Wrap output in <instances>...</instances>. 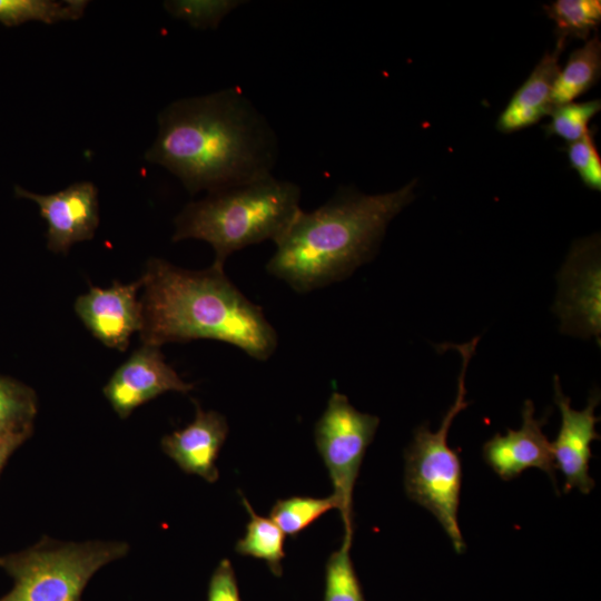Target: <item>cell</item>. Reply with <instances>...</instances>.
Instances as JSON below:
<instances>
[{"instance_id":"1","label":"cell","mask_w":601,"mask_h":601,"mask_svg":"<svg viewBox=\"0 0 601 601\" xmlns=\"http://www.w3.org/2000/svg\"><path fill=\"white\" fill-rule=\"evenodd\" d=\"M277 157L275 131L238 88L169 104L146 152L193 195L269 176Z\"/></svg>"},{"instance_id":"2","label":"cell","mask_w":601,"mask_h":601,"mask_svg":"<svg viewBox=\"0 0 601 601\" xmlns=\"http://www.w3.org/2000/svg\"><path fill=\"white\" fill-rule=\"evenodd\" d=\"M142 278L144 345L207 338L225 342L258 361L275 352L278 337L263 309L227 278L224 268L187 270L152 258Z\"/></svg>"},{"instance_id":"3","label":"cell","mask_w":601,"mask_h":601,"mask_svg":"<svg viewBox=\"0 0 601 601\" xmlns=\"http://www.w3.org/2000/svg\"><path fill=\"white\" fill-rule=\"evenodd\" d=\"M416 180L384 194L349 187L312 211L300 209L275 243L266 270L297 293L347 278L376 254L391 220L415 197Z\"/></svg>"},{"instance_id":"4","label":"cell","mask_w":601,"mask_h":601,"mask_svg":"<svg viewBox=\"0 0 601 601\" xmlns=\"http://www.w3.org/2000/svg\"><path fill=\"white\" fill-rule=\"evenodd\" d=\"M297 184L272 175L207 193L175 219L174 242L194 238L215 252L213 265L224 268L233 253L264 240L276 243L300 210Z\"/></svg>"},{"instance_id":"5","label":"cell","mask_w":601,"mask_h":601,"mask_svg":"<svg viewBox=\"0 0 601 601\" xmlns=\"http://www.w3.org/2000/svg\"><path fill=\"white\" fill-rule=\"evenodd\" d=\"M480 337L464 344H442L439 348L456 349L462 356L457 394L444 414L436 432L425 423L417 426L405 451V491L407 496L428 510L440 522L457 553L465 543L457 521L462 467L457 453L447 444L449 430L456 415L466 408L465 374Z\"/></svg>"},{"instance_id":"6","label":"cell","mask_w":601,"mask_h":601,"mask_svg":"<svg viewBox=\"0 0 601 601\" xmlns=\"http://www.w3.org/2000/svg\"><path fill=\"white\" fill-rule=\"evenodd\" d=\"M129 545L120 541L58 542L45 538L23 551L0 556L13 587L0 601H81L91 577L124 558Z\"/></svg>"},{"instance_id":"7","label":"cell","mask_w":601,"mask_h":601,"mask_svg":"<svg viewBox=\"0 0 601 601\" xmlns=\"http://www.w3.org/2000/svg\"><path fill=\"white\" fill-rule=\"evenodd\" d=\"M378 424L377 416L359 412L346 395L333 392L315 425V444L328 471L332 494L338 502L345 541L352 542L353 491Z\"/></svg>"},{"instance_id":"8","label":"cell","mask_w":601,"mask_h":601,"mask_svg":"<svg viewBox=\"0 0 601 601\" xmlns=\"http://www.w3.org/2000/svg\"><path fill=\"white\" fill-rule=\"evenodd\" d=\"M600 238L578 240L561 270L554 311L563 333L594 336L600 343Z\"/></svg>"},{"instance_id":"9","label":"cell","mask_w":601,"mask_h":601,"mask_svg":"<svg viewBox=\"0 0 601 601\" xmlns=\"http://www.w3.org/2000/svg\"><path fill=\"white\" fill-rule=\"evenodd\" d=\"M20 198L30 199L39 206L46 220L47 246L53 253L67 254L75 244L91 239L99 224L98 190L90 181H80L49 195L14 187Z\"/></svg>"},{"instance_id":"10","label":"cell","mask_w":601,"mask_h":601,"mask_svg":"<svg viewBox=\"0 0 601 601\" xmlns=\"http://www.w3.org/2000/svg\"><path fill=\"white\" fill-rule=\"evenodd\" d=\"M193 388L166 363L159 347L142 345L116 370L102 391L117 415L126 418L166 392L187 393Z\"/></svg>"},{"instance_id":"11","label":"cell","mask_w":601,"mask_h":601,"mask_svg":"<svg viewBox=\"0 0 601 601\" xmlns=\"http://www.w3.org/2000/svg\"><path fill=\"white\" fill-rule=\"evenodd\" d=\"M553 385L554 401L561 413V426L555 441L551 443L554 464L564 476L565 493L575 487L588 494L594 487V481L589 475V462L592 456L591 442L600 439L595 431L599 417L594 414L600 394L592 392L585 408L575 411L571 407V400L563 394L558 375H554Z\"/></svg>"},{"instance_id":"12","label":"cell","mask_w":601,"mask_h":601,"mask_svg":"<svg viewBox=\"0 0 601 601\" xmlns=\"http://www.w3.org/2000/svg\"><path fill=\"white\" fill-rule=\"evenodd\" d=\"M142 284L140 277L130 284L115 282L108 288L90 287L76 299L75 311L104 345L126 351L131 335L142 327V306L137 298Z\"/></svg>"},{"instance_id":"13","label":"cell","mask_w":601,"mask_h":601,"mask_svg":"<svg viewBox=\"0 0 601 601\" xmlns=\"http://www.w3.org/2000/svg\"><path fill=\"white\" fill-rule=\"evenodd\" d=\"M534 404L525 400L522 407V425L519 430H506L495 434L482 447L485 463L503 481L519 476L529 467H538L552 479L555 485V464L552 445L542 431L548 416L536 420Z\"/></svg>"},{"instance_id":"14","label":"cell","mask_w":601,"mask_h":601,"mask_svg":"<svg viewBox=\"0 0 601 601\" xmlns=\"http://www.w3.org/2000/svg\"><path fill=\"white\" fill-rule=\"evenodd\" d=\"M227 434L228 424L224 415L204 411L197 405L194 421L165 435L161 449L185 473L213 483L219 476L216 460Z\"/></svg>"},{"instance_id":"15","label":"cell","mask_w":601,"mask_h":601,"mask_svg":"<svg viewBox=\"0 0 601 601\" xmlns=\"http://www.w3.org/2000/svg\"><path fill=\"white\" fill-rule=\"evenodd\" d=\"M565 45L566 40L558 38L554 49L543 55L525 81L515 90L497 117L499 131H520L550 114L553 82L560 70L559 59Z\"/></svg>"},{"instance_id":"16","label":"cell","mask_w":601,"mask_h":601,"mask_svg":"<svg viewBox=\"0 0 601 601\" xmlns=\"http://www.w3.org/2000/svg\"><path fill=\"white\" fill-rule=\"evenodd\" d=\"M601 75V41L598 32L569 56L552 88V108L572 102L590 90Z\"/></svg>"},{"instance_id":"17","label":"cell","mask_w":601,"mask_h":601,"mask_svg":"<svg viewBox=\"0 0 601 601\" xmlns=\"http://www.w3.org/2000/svg\"><path fill=\"white\" fill-rule=\"evenodd\" d=\"M242 502L249 514L245 535L236 543L235 551L240 555L253 556L266 562L273 574L283 573L282 561L285 558V534L270 519L254 511L248 500L242 495Z\"/></svg>"},{"instance_id":"18","label":"cell","mask_w":601,"mask_h":601,"mask_svg":"<svg viewBox=\"0 0 601 601\" xmlns=\"http://www.w3.org/2000/svg\"><path fill=\"white\" fill-rule=\"evenodd\" d=\"M88 4L83 0H0V23L7 27L29 21L55 23L79 19Z\"/></svg>"},{"instance_id":"19","label":"cell","mask_w":601,"mask_h":601,"mask_svg":"<svg viewBox=\"0 0 601 601\" xmlns=\"http://www.w3.org/2000/svg\"><path fill=\"white\" fill-rule=\"evenodd\" d=\"M560 39L588 40L601 22L600 0H556L543 6Z\"/></svg>"},{"instance_id":"20","label":"cell","mask_w":601,"mask_h":601,"mask_svg":"<svg viewBox=\"0 0 601 601\" xmlns=\"http://www.w3.org/2000/svg\"><path fill=\"white\" fill-rule=\"evenodd\" d=\"M332 509H338L333 494L325 497L290 496L276 501L269 518L285 535L296 536Z\"/></svg>"},{"instance_id":"21","label":"cell","mask_w":601,"mask_h":601,"mask_svg":"<svg viewBox=\"0 0 601 601\" xmlns=\"http://www.w3.org/2000/svg\"><path fill=\"white\" fill-rule=\"evenodd\" d=\"M37 396L29 386L0 375V435L32 431Z\"/></svg>"},{"instance_id":"22","label":"cell","mask_w":601,"mask_h":601,"mask_svg":"<svg viewBox=\"0 0 601 601\" xmlns=\"http://www.w3.org/2000/svg\"><path fill=\"white\" fill-rule=\"evenodd\" d=\"M351 545L352 542L343 540L327 560L324 601H365L351 560Z\"/></svg>"},{"instance_id":"23","label":"cell","mask_w":601,"mask_h":601,"mask_svg":"<svg viewBox=\"0 0 601 601\" xmlns=\"http://www.w3.org/2000/svg\"><path fill=\"white\" fill-rule=\"evenodd\" d=\"M600 109V99L556 106L550 111V121L543 129L548 136L560 137L569 144L574 142L590 130L589 122Z\"/></svg>"},{"instance_id":"24","label":"cell","mask_w":601,"mask_h":601,"mask_svg":"<svg viewBox=\"0 0 601 601\" xmlns=\"http://www.w3.org/2000/svg\"><path fill=\"white\" fill-rule=\"evenodd\" d=\"M242 0L167 1V11L198 29H216L221 20L240 4Z\"/></svg>"},{"instance_id":"25","label":"cell","mask_w":601,"mask_h":601,"mask_svg":"<svg viewBox=\"0 0 601 601\" xmlns=\"http://www.w3.org/2000/svg\"><path fill=\"white\" fill-rule=\"evenodd\" d=\"M570 166L590 189L601 190V158L594 141V130L566 147Z\"/></svg>"},{"instance_id":"26","label":"cell","mask_w":601,"mask_h":601,"mask_svg":"<svg viewBox=\"0 0 601 601\" xmlns=\"http://www.w3.org/2000/svg\"><path fill=\"white\" fill-rule=\"evenodd\" d=\"M207 601H242L229 560H221L214 570L208 584Z\"/></svg>"},{"instance_id":"27","label":"cell","mask_w":601,"mask_h":601,"mask_svg":"<svg viewBox=\"0 0 601 601\" xmlns=\"http://www.w3.org/2000/svg\"><path fill=\"white\" fill-rule=\"evenodd\" d=\"M32 434V431H23L0 435V472L10 455Z\"/></svg>"}]
</instances>
